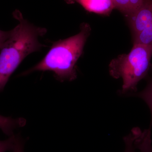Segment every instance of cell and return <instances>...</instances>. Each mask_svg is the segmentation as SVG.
<instances>
[{
  "label": "cell",
  "mask_w": 152,
  "mask_h": 152,
  "mask_svg": "<svg viewBox=\"0 0 152 152\" xmlns=\"http://www.w3.org/2000/svg\"><path fill=\"white\" fill-rule=\"evenodd\" d=\"M13 15L19 23L0 49V92L24 59L44 46L39 38L47 32L45 28L31 23L18 10Z\"/></svg>",
  "instance_id": "cell-1"
},
{
  "label": "cell",
  "mask_w": 152,
  "mask_h": 152,
  "mask_svg": "<svg viewBox=\"0 0 152 152\" xmlns=\"http://www.w3.org/2000/svg\"><path fill=\"white\" fill-rule=\"evenodd\" d=\"M90 31L89 25L83 23L78 34L54 42L43 59L20 76L27 75L36 71H51L60 81L74 80L77 78L76 63L82 55Z\"/></svg>",
  "instance_id": "cell-2"
},
{
  "label": "cell",
  "mask_w": 152,
  "mask_h": 152,
  "mask_svg": "<svg viewBox=\"0 0 152 152\" xmlns=\"http://www.w3.org/2000/svg\"><path fill=\"white\" fill-rule=\"evenodd\" d=\"M152 56V46L137 44L129 53L112 61L110 74L115 78L123 79L122 94L136 91L138 83L148 74Z\"/></svg>",
  "instance_id": "cell-3"
},
{
  "label": "cell",
  "mask_w": 152,
  "mask_h": 152,
  "mask_svg": "<svg viewBox=\"0 0 152 152\" xmlns=\"http://www.w3.org/2000/svg\"><path fill=\"white\" fill-rule=\"evenodd\" d=\"M128 18L134 35L152 24V0H145L135 12Z\"/></svg>",
  "instance_id": "cell-4"
},
{
  "label": "cell",
  "mask_w": 152,
  "mask_h": 152,
  "mask_svg": "<svg viewBox=\"0 0 152 152\" xmlns=\"http://www.w3.org/2000/svg\"><path fill=\"white\" fill-rule=\"evenodd\" d=\"M68 4L77 3L86 10L96 13L108 15L115 8L112 0H65Z\"/></svg>",
  "instance_id": "cell-5"
},
{
  "label": "cell",
  "mask_w": 152,
  "mask_h": 152,
  "mask_svg": "<svg viewBox=\"0 0 152 152\" xmlns=\"http://www.w3.org/2000/svg\"><path fill=\"white\" fill-rule=\"evenodd\" d=\"M131 133L133 136L134 146L138 152H152L151 128L143 132L139 128H134Z\"/></svg>",
  "instance_id": "cell-6"
},
{
  "label": "cell",
  "mask_w": 152,
  "mask_h": 152,
  "mask_svg": "<svg viewBox=\"0 0 152 152\" xmlns=\"http://www.w3.org/2000/svg\"><path fill=\"white\" fill-rule=\"evenodd\" d=\"M26 123V120L22 118H13L0 115V129L9 137L13 135L16 129L23 126Z\"/></svg>",
  "instance_id": "cell-7"
},
{
  "label": "cell",
  "mask_w": 152,
  "mask_h": 152,
  "mask_svg": "<svg viewBox=\"0 0 152 152\" xmlns=\"http://www.w3.org/2000/svg\"><path fill=\"white\" fill-rule=\"evenodd\" d=\"M114 8L129 17L143 4L145 0H112Z\"/></svg>",
  "instance_id": "cell-8"
},
{
  "label": "cell",
  "mask_w": 152,
  "mask_h": 152,
  "mask_svg": "<svg viewBox=\"0 0 152 152\" xmlns=\"http://www.w3.org/2000/svg\"><path fill=\"white\" fill-rule=\"evenodd\" d=\"M134 44L152 46V24L134 35Z\"/></svg>",
  "instance_id": "cell-9"
},
{
  "label": "cell",
  "mask_w": 152,
  "mask_h": 152,
  "mask_svg": "<svg viewBox=\"0 0 152 152\" xmlns=\"http://www.w3.org/2000/svg\"><path fill=\"white\" fill-rule=\"evenodd\" d=\"M137 96L141 98L148 106L152 117V80L148 83L146 87Z\"/></svg>",
  "instance_id": "cell-10"
},
{
  "label": "cell",
  "mask_w": 152,
  "mask_h": 152,
  "mask_svg": "<svg viewBox=\"0 0 152 152\" xmlns=\"http://www.w3.org/2000/svg\"><path fill=\"white\" fill-rule=\"evenodd\" d=\"M16 137V136L14 134L4 140H0V152L12 151L15 141Z\"/></svg>",
  "instance_id": "cell-11"
},
{
  "label": "cell",
  "mask_w": 152,
  "mask_h": 152,
  "mask_svg": "<svg viewBox=\"0 0 152 152\" xmlns=\"http://www.w3.org/2000/svg\"><path fill=\"white\" fill-rule=\"evenodd\" d=\"M125 144L124 152H136L135 148L133 143V138L132 133L129 135L125 137L124 138Z\"/></svg>",
  "instance_id": "cell-12"
},
{
  "label": "cell",
  "mask_w": 152,
  "mask_h": 152,
  "mask_svg": "<svg viewBox=\"0 0 152 152\" xmlns=\"http://www.w3.org/2000/svg\"><path fill=\"white\" fill-rule=\"evenodd\" d=\"M12 152H24L23 144L22 140L18 136H16L15 141L13 148L12 150Z\"/></svg>",
  "instance_id": "cell-13"
},
{
  "label": "cell",
  "mask_w": 152,
  "mask_h": 152,
  "mask_svg": "<svg viewBox=\"0 0 152 152\" xmlns=\"http://www.w3.org/2000/svg\"><path fill=\"white\" fill-rule=\"evenodd\" d=\"M11 32V31H5L0 30V49L3 44L10 37Z\"/></svg>",
  "instance_id": "cell-14"
}]
</instances>
